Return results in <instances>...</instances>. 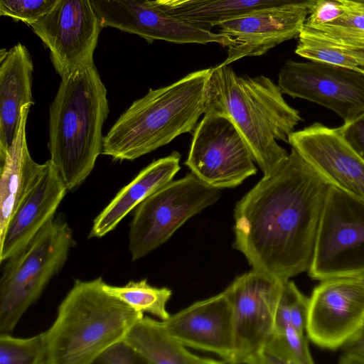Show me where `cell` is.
I'll list each match as a JSON object with an SVG mask.
<instances>
[{
  "mask_svg": "<svg viewBox=\"0 0 364 364\" xmlns=\"http://www.w3.org/2000/svg\"><path fill=\"white\" fill-rule=\"evenodd\" d=\"M331 186L291 148L237 202L234 248L252 269L281 281L308 271Z\"/></svg>",
  "mask_w": 364,
  "mask_h": 364,
  "instance_id": "cell-1",
  "label": "cell"
},
{
  "mask_svg": "<svg viewBox=\"0 0 364 364\" xmlns=\"http://www.w3.org/2000/svg\"><path fill=\"white\" fill-rule=\"evenodd\" d=\"M270 78L238 76L228 65L210 68L205 92V113L228 117L239 130L264 176L289 154L277 140L289 142L302 120Z\"/></svg>",
  "mask_w": 364,
  "mask_h": 364,
  "instance_id": "cell-2",
  "label": "cell"
},
{
  "mask_svg": "<svg viewBox=\"0 0 364 364\" xmlns=\"http://www.w3.org/2000/svg\"><path fill=\"white\" fill-rule=\"evenodd\" d=\"M107 95L94 63L61 77L49 109L48 148L68 191L85 181L102 154Z\"/></svg>",
  "mask_w": 364,
  "mask_h": 364,
  "instance_id": "cell-3",
  "label": "cell"
},
{
  "mask_svg": "<svg viewBox=\"0 0 364 364\" xmlns=\"http://www.w3.org/2000/svg\"><path fill=\"white\" fill-rule=\"evenodd\" d=\"M210 68L150 89L135 100L104 136L102 154L133 161L192 132L205 113L204 92Z\"/></svg>",
  "mask_w": 364,
  "mask_h": 364,
  "instance_id": "cell-4",
  "label": "cell"
},
{
  "mask_svg": "<svg viewBox=\"0 0 364 364\" xmlns=\"http://www.w3.org/2000/svg\"><path fill=\"white\" fill-rule=\"evenodd\" d=\"M102 277L76 279L45 332L48 364H92L144 316L107 293Z\"/></svg>",
  "mask_w": 364,
  "mask_h": 364,
  "instance_id": "cell-5",
  "label": "cell"
},
{
  "mask_svg": "<svg viewBox=\"0 0 364 364\" xmlns=\"http://www.w3.org/2000/svg\"><path fill=\"white\" fill-rule=\"evenodd\" d=\"M75 245L73 230L60 214L6 261L0 280V333H12L24 313L63 268Z\"/></svg>",
  "mask_w": 364,
  "mask_h": 364,
  "instance_id": "cell-6",
  "label": "cell"
},
{
  "mask_svg": "<svg viewBox=\"0 0 364 364\" xmlns=\"http://www.w3.org/2000/svg\"><path fill=\"white\" fill-rule=\"evenodd\" d=\"M221 189L189 173L158 189L134 209L129 227L132 260L145 257L166 242L187 220L213 205Z\"/></svg>",
  "mask_w": 364,
  "mask_h": 364,
  "instance_id": "cell-7",
  "label": "cell"
},
{
  "mask_svg": "<svg viewBox=\"0 0 364 364\" xmlns=\"http://www.w3.org/2000/svg\"><path fill=\"white\" fill-rule=\"evenodd\" d=\"M315 280L364 274V201L331 186L308 269Z\"/></svg>",
  "mask_w": 364,
  "mask_h": 364,
  "instance_id": "cell-8",
  "label": "cell"
},
{
  "mask_svg": "<svg viewBox=\"0 0 364 364\" xmlns=\"http://www.w3.org/2000/svg\"><path fill=\"white\" fill-rule=\"evenodd\" d=\"M254 157L234 123L207 112L194 129L185 164L205 184L235 188L257 173Z\"/></svg>",
  "mask_w": 364,
  "mask_h": 364,
  "instance_id": "cell-9",
  "label": "cell"
},
{
  "mask_svg": "<svg viewBox=\"0 0 364 364\" xmlns=\"http://www.w3.org/2000/svg\"><path fill=\"white\" fill-rule=\"evenodd\" d=\"M29 26L49 49L60 77L94 63L93 54L102 28L90 0H59Z\"/></svg>",
  "mask_w": 364,
  "mask_h": 364,
  "instance_id": "cell-10",
  "label": "cell"
},
{
  "mask_svg": "<svg viewBox=\"0 0 364 364\" xmlns=\"http://www.w3.org/2000/svg\"><path fill=\"white\" fill-rule=\"evenodd\" d=\"M283 94L323 106L348 122L364 113V73L311 61H287L278 75Z\"/></svg>",
  "mask_w": 364,
  "mask_h": 364,
  "instance_id": "cell-11",
  "label": "cell"
},
{
  "mask_svg": "<svg viewBox=\"0 0 364 364\" xmlns=\"http://www.w3.org/2000/svg\"><path fill=\"white\" fill-rule=\"evenodd\" d=\"M283 282L252 269L224 290L232 307L235 350L230 363H245L274 333Z\"/></svg>",
  "mask_w": 364,
  "mask_h": 364,
  "instance_id": "cell-12",
  "label": "cell"
},
{
  "mask_svg": "<svg viewBox=\"0 0 364 364\" xmlns=\"http://www.w3.org/2000/svg\"><path fill=\"white\" fill-rule=\"evenodd\" d=\"M364 326V286L357 277L321 280L309 297L306 331L321 348H341Z\"/></svg>",
  "mask_w": 364,
  "mask_h": 364,
  "instance_id": "cell-13",
  "label": "cell"
},
{
  "mask_svg": "<svg viewBox=\"0 0 364 364\" xmlns=\"http://www.w3.org/2000/svg\"><path fill=\"white\" fill-rule=\"evenodd\" d=\"M102 28L113 27L136 34L149 43H216L228 46L227 36L189 23L168 14L155 0H90Z\"/></svg>",
  "mask_w": 364,
  "mask_h": 364,
  "instance_id": "cell-14",
  "label": "cell"
},
{
  "mask_svg": "<svg viewBox=\"0 0 364 364\" xmlns=\"http://www.w3.org/2000/svg\"><path fill=\"white\" fill-rule=\"evenodd\" d=\"M288 143L331 186L364 201V160L339 127L314 123L293 132Z\"/></svg>",
  "mask_w": 364,
  "mask_h": 364,
  "instance_id": "cell-15",
  "label": "cell"
},
{
  "mask_svg": "<svg viewBox=\"0 0 364 364\" xmlns=\"http://www.w3.org/2000/svg\"><path fill=\"white\" fill-rule=\"evenodd\" d=\"M184 346L210 351L230 363L235 350L232 307L223 291L193 303L163 321Z\"/></svg>",
  "mask_w": 364,
  "mask_h": 364,
  "instance_id": "cell-16",
  "label": "cell"
},
{
  "mask_svg": "<svg viewBox=\"0 0 364 364\" xmlns=\"http://www.w3.org/2000/svg\"><path fill=\"white\" fill-rule=\"evenodd\" d=\"M310 12L305 7L287 6L257 11L221 23L218 26L219 33L233 41L222 64L262 55L284 41L299 37Z\"/></svg>",
  "mask_w": 364,
  "mask_h": 364,
  "instance_id": "cell-17",
  "label": "cell"
},
{
  "mask_svg": "<svg viewBox=\"0 0 364 364\" xmlns=\"http://www.w3.org/2000/svg\"><path fill=\"white\" fill-rule=\"evenodd\" d=\"M68 188L50 160L0 236V262L18 253L51 220Z\"/></svg>",
  "mask_w": 364,
  "mask_h": 364,
  "instance_id": "cell-18",
  "label": "cell"
},
{
  "mask_svg": "<svg viewBox=\"0 0 364 364\" xmlns=\"http://www.w3.org/2000/svg\"><path fill=\"white\" fill-rule=\"evenodd\" d=\"M0 159L17 133L22 108L34 104L31 85L33 65L25 46L18 43L0 52Z\"/></svg>",
  "mask_w": 364,
  "mask_h": 364,
  "instance_id": "cell-19",
  "label": "cell"
},
{
  "mask_svg": "<svg viewBox=\"0 0 364 364\" xmlns=\"http://www.w3.org/2000/svg\"><path fill=\"white\" fill-rule=\"evenodd\" d=\"M30 106L22 108L20 124L11 145L1 160L0 236L25 197L40 178L45 163L31 157L26 141V126Z\"/></svg>",
  "mask_w": 364,
  "mask_h": 364,
  "instance_id": "cell-20",
  "label": "cell"
},
{
  "mask_svg": "<svg viewBox=\"0 0 364 364\" xmlns=\"http://www.w3.org/2000/svg\"><path fill=\"white\" fill-rule=\"evenodd\" d=\"M180 160V154L173 151L141 170L95 218L88 237H102L113 230L145 198L172 181L181 168Z\"/></svg>",
  "mask_w": 364,
  "mask_h": 364,
  "instance_id": "cell-21",
  "label": "cell"
},
{
  "mask_svg": "<svg viewBox=\"0 0 364 364\" xmlns=\"http://www.w3.org/2000/svg\"><path fill=\"white\" fill-rule=\"evenodd\" d=\"M147 363L156 364H216L224 360L193 354L173 338L164 321L148 316L139 318L123 339Z\"/></svg>",
  "mask_w": 364,
  "mask_h": 364,
  "instance_id": "cell-22",
  "label": "cell"
},
{
  "mask_svg": "<svg viewBox=\"0 0 364 364\" xmlns=\"http://www.w3.org/2000/svg\"><path fill=\"white\" fill-rule=\"evenodd\" d=\"M316 0H191L173 7L163 6L171 15L207 28L251 13L287 6L310 10ZM162 6V5H161Z\"/></svg>",
  "mask_w": 364,
  "mask_h": 364,
  "instance_id": "cell-23",
  "label": "cell"
},
{
  "mask_svg": "<svg viewBox=\"0 0 364 364\" xmlns=\"http://www.w3.org/2000/svg\"><path fill=\"white\" fill-rule=\"evenodd\" d=\"M103 289L137 311L148 312L162 321L171 314L166 310L172 291L166 287H155L146 279L130 281L124 286H113L104 283Z\"/></svg>",
  "mask_w": 364,
  "mask_h": 364,
  "instance_id": "cell-24",
  "label": "cell"
},
{
  "mask_svg": "<svg viewBox=\"0 0 364 364\" xmlns=\"http://www.w3.org/2000/svg\"><path fill=\"white\" fill-rule=\"evenodd\" d=\"M295 53L311 61L343 67L364 73V68L343 48L303 26Z\"/></svg>",
  "mask_w": 364,
  "mask_h": 364,
  "instance_id": "cell-25",
  "label": "cell"
},
{
  "mask_svg": "<svg viewBox=\"0 0 364 364\" xmlns=\"http://www.w3.org/2000/svg\"><path fill=\"white\" fill-rule=\"evenodd\" d=\"M343 5L344 12L326 24L304 26L331 42L342 45H364V7Z\"/></svg>",
  "mask_w": 364,
  "mask_h": 364,
  "instance_id": "cell-26",
  "label": "cell"
},
{
  "mask_svg": "<svg viewBox=\"0 0 364 364\" xmlns=\"http://www.w3.org/2000/svg\"><path fill=\"white\" fill-rule=\"evenodd\" d=\"M0 364H48L45 332L28 338L0 333Z\"/></svg>",
  "mask_w": 364,
  "mask_h": 364,
  "instance_id": "cell-27",
  "label": "cell"
},
{
  "mask_svg": "<svg viewBox=\"0 0 364 364\" xmlns=\"http://www.w3.org/2000/svg\"><path fill=\"white\" fill-rule=\"evenodd\" d=\"M59 0H0V14L30 25L50 11Z\"/></svg>",
  "mask_w": 364,
  "mask_h": 364,
  "instance_id": "cell-28",
  "label": "cell"
},
{
  "mask_svg": "<svg viewBox=\"0 0 364 364\" xmlns=\"http://www.w3.org/2000/svg\"><path fill=\"white\" fill-rule=\"evenodd\" d=\"M245 363L294 364L280 335L274 332L262 347Z\"/></svg>",
  "mask_w": 364,
  "mask_h": 364,
  "instance_id": "cell-29",
  "label": "cell"
},
{
  "mask_svg": "<svg viewBox=\"0 0 364 364\" xmlns=\"http://www.w3.org/2000/svg\"><path fill=\"white\" fill-rule=\"evenodd\" d=\"M276 333L282 337L294 364H312L314 363L304 332L299 331L289 325L282 331Z\"/></svg>",
  "mask_w": 364,
  "mask_h": 364,
  "instance_id": "cell-30",
  "label": "cell"
},
{
  "mask_svg": "<svg viewBox=\"0 0 364 364\" xmlns=\"http://www.w3.org/2000/svg\"><path fill=\"white\" fill-rule=\"evenodd\" d=\"M94 363L103 364H138L146 361L124 340L117 341L105 350L95 359Z\"/></svg>",
  "mask_w": 364,
  "mask_h": 364,
  "instance_id": "cell-31",
  "label": "cell"
},
{
  "mask_svg": "<svg viewBox=\"0 0 364 364\" xmlns=\"http://www.w3.org/2000/svg\"><path fill=\"white\" fill-rule=\"evenodd\" d=\"M300 292L292 281L283 282L276 309L274 332L282 331L290 325L291 306Z\"/></svg>",
  "mask_w": 364,
  "mask_h": 364,
  "instance_id": "cell-32",
  "label": "cell"
},
{
  "mask_svg": "<svg viewBox=\"0 0 364 364\" xmlns=\"http://www.w3.org/2000/svg\"><path fill=\"white\" fill-rule=\"evenodd\" d=\"M343 12V5L336 1L316 0L304 26L313 28L326 24L338 18Z\"/></svg>",
  "mask_w": 364,
  "mask_h": 364,
  "instance_id": "cell-33",
  "label": "cell"
},
{
  "mask_svg": "<svg viewBox=\"0 0 364 364\" xmlns=\"http://www.w3.org/2000/svg\"><path fill=\"white\" fill-rule=\"evenodd\" d=\"M339 129L344 140L364 160V113Z\"/></svg>",
  "mask_w": 364,
  "mask_h": 364,
  "instance_id": "cell-34",
  "label": "cell"
},
{
  "mask_svg": "<svg viewBox=\"0 0 364 364\" xmlns=\"http://www.w3.org/2000/svg\"><path fill=\"white\" fill-rule=\"evenodd\" d=\"M340 364H364V326L342 347Z\"/></svg>",
  "mask_w": 364,
  "mask_h": 364,
  "instance_id": "cell-35",
  "label": "cell"
},
{
  "mask_svg": "<svg viewBox=\"0 0 364 364\" xmlns=\"http://www.w3.org/2000/svg\"><path fill=\"white\" fill-rule=\"evenodd\" d=\"M309 303V298L300 292L291 306L290 325L301 332L306 331Z\"/></svg>",
  "mask_w": 364,
  "mask_h": 364,
  "instance_id": "cell-36",
  "label": "cell"
},
{
  "mask_svg": "<svg viewBox=\"0 0 364 364\" xmlns=\"http://www.w3.org/2000/svg\"><path fill=\"white\" fill-rule=\"evenodd\" d=\"M325 39V38H324ZM331 42V41H330ZM332 43L343 48L346 52L353 55L364 68V45H342L331 42Z\"/></svg>",
  "mask_w": 364,
  "mask_h": 364,
  "instance_id": "cell-37",
  "label": "cell"
},
{
  "mask_svg": "<svg viewBox=\"0 0 364 364\" xmlns=\"http://www.w3.org/2000/svg\"><path fill=\"white\" fill-rule=\"evenodd\" d=\"M345 5H354L364 7V0H333Z\"/></svg>",
  "mask_w": 364,
  "mask_h": 364,
  "instance_id": "cell-38",
  "label": "cell"
},
{
  "mask_svg": "<svg viewBox=\"0 0 364 364\" xmlns=\"http://www.w3.org/2000/svg\"><path fill=\"white\" fill-rule=\"evenodd\" d=\"M159 4L168 6L173 7L174 6L178 0H155Z\"/></svg>",
  "mask_w": 364,
  "mask_h": 364,
  "instance_id": "cell-39",
  "label": "cell"
},
{
  "mask_svg": "<svg viewBox=\"0 0 364 364\" xmlns=\"http://www.w3.org/2000/svg\"><path fill=\"white\" fill-rule=\"evenodd\" d=\"M359 280L360 281V282L363 284V285L364 286V274H361V275H359L357 277Z\"/></svg>",
  "mask_w": 364,
  "mask_h": 364,
  "instance_id": "cell-40",
  "label": "cell"
}]
</instances>
